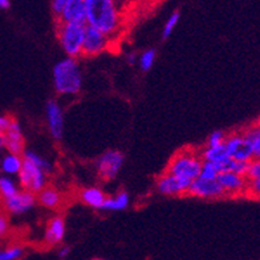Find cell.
<instances>
[{
    "mask_svg": "<svg viewBox=\"0 0 260 260\" xmlns=\"http://www.w3.org/2000/svg\"><path fill=\"white\" fill-rule=\"evenodd\" d=\"M11 122V118L7 116H0V133H6Z\"/></svg>",
    "mask_w": 260,
    "mask_h": 260,
    "instance_id": "obj_34",
    "label": "cell"
},
{
    "mask_svg": "<svg viewBox=\"0 0 260 260\" xmlns=\"http://www.w3.org/2000/svg\"><path fill=\"white\" fill-rule=\"evenodd\" d=\"M80 197H81V201L85 205H88L89 207L96 210H101V207H103L104 202H105L106 199L105 192L99 187L84 188L81 194H80Z\"/></svg>",
    "mask_w": 260,
    "mask_h": 260,
    "instance_id": "obj_17",
    "label": "cell"
},
{
    "mask_svg": "<svg viewBox=\"0 0 260 260\" xmlns=\"http://www.w3.org/2000/svg\"><path fill=\"white\" fill-rule=\"evenodd\" d=\"M65 3H67V0H53V2H52L51 8L55 16L60 17V15H61L62 11H64Z\"/></svg>",
    "mask_w": 260,
    "mask_h": 260,
    "instance_id": "obj_31",
    "label": "cell"
},
{
    "mask_svg": "<svg viewBox=\"0 0 260 260\" xmlns=\"http://www.w3.org/2000/svg\"><path fill=\"white\" fill-rule=\"evenodd\" d=\"M69 252H71V248H69V247H67V246H64V247H61L60 250H58L57 256L60 257V259H64V257L68 256Z\"/></svg>",
    "mask_w": 260,
    "mask_h": 260,
    "instance_id": "obj_35",
    "label": "cell"
},
{
    "mask_svg": "<svg viewBox=\"0 0 260 260\" xmlns=\"http://www.w3.org/2000/svg\"><path fill=\"white\" fill-rule=\"evenodd\" d=\"M259 178H260V162L259 159H252V161L248 164L246 179L252 181V179H259Z\"/></svg>",
    "mask_w": 260,
    "mask_h": 260,
    "instance_id": "obj_30",
    "label": "cell"
},
{
    "mask_svg": "<svg viewBox=\"0 0 260 260\" xmlns=\"http://www.w3.org/2000/svg\"><path fill=\"white\" fill-rule=\"evenodd\" d=\"M243 140L246 146L250 149V151L252 153L253 159H257L260 157V129L257 125L252 127H248V129L244 132Z\"/></svg>",
    "mask_w": 260,
    "mask_h": 260,
    "instance_id": "obj_20",
    "label": "cell"
},
{
    "mask_svg": "<svg viewBox=\"0 0 260 260\" xmlns=\"http://www.w3.org/2000/svg\"><path fill=\"white\" fill-rule=\"evenodd\" d=\"M36 202V195L25 190H19L14 197L4 199V207L12 215H20L34 209Z\"/></svg>",
    "mask_w": 260,
    "mask_h": 260,
    "instance_id": "obj_9",
    "label": "cell"
},
{
    "mask_svg": "<svg viewBox=\"0 0 260 260\" xmlns=\"http://www.w3.org/2000/svg\"><path fill=\"white\" fill-rule=\"evenodd\" d=\"M17 181L23 190L32 194H39L41 190L47 187V173L23 159L21 169L17 174Z\"/></svg>",
    "mask_w": 260,
    "mask_h": 260,
    "instance_id": "obj_5",
    "label": "cell"
},
{
    "mask_svg": "<svg viewBox=\"0 0 260 260\" xmlns=\"http://www.w3.org/2000/svg\"><path fill=\"white\" fill-rule=\"evenodd\" d=\"M123 161H125V157L120 150H109L104 153L97 159L96 164L100 178L104 181H112L116 178L122 169Z\"/></svg>",
    "mask_w": 260,
    "mask_h": 260,
    "instance_id": "obj_6",
    "label": "cell"
},
{
    "mask_svg": "<svg viewBox=\"0 0 260 260\" xmlns=\"http://www.w3.org/2000/svg\"><path fill=\"white\" fill-rule=\"evenodd\" d=\"M223 146L226 149L229 157L234 161L251 162L253 159L252 153L244 144L243 134L242 133H233L230 136H226Z\"/></svg>",
    "mask_w": 260,
    "mask_h": 260,
    "instance_id": "obj_8",
    "label": "cell"
},
{
    "mask_svg": "<svg viewBox=\"0 0 260 260\" xmlns=\"http://www.w3.org/2000/svg\"><path fill=\"white\" fill-rule=\"evenodd\" d=\"M6 150V136L3 133H0V157H2V153Z\"/></svg>",
    "mask_w": 260,
    "mask_h": 260,
    "instance_id": "obj_36",
    "label": "cell"
},
{
    "mask_svg": "<svg viewBox=\"0 0 260 260\" xmlns=\"http://www.w3.org/2000/svg\"><path fill=\"white\" fill-rule=\"evenodd\" d=\"M23 159H24V161H28L29 164L35 165L36 168L41 169V170L44 171V173H47V174L52 171V165L49 164L47 159H44L43 157H40L39 154H36L35 151H32V150L23 151Z\"/></svg>",
    "mask_w": 260,
    "mask_h": 260,
    "instance_id": "obj_24",
    "label": "cell"
},
{
    "mask_svg": "<svg viewBox=\"0 0 260 260\" xmlns=\"http://www.w3.org/2000/svg\"><path fill=\"white\" fill-rule=\"evenodd\" d=\"M6 150L10 154L21 155L24 151V137L21 133V127L19 122L11 120L10 126L6 130Z\"/></svg>",
    "mask_w": 260,
    "mask_h": 260,
    "instance_id": "obj_15",
    "label": "cell"
},
{
    "mask_svg": "<svg viewBox=\"0 0 260 260\" xmlns=\"http://www.w3.org/2000/svg\"><path fill=\"white\" fill-rule=\"evenodd\" d=\"M21 165H23V157L21 155L16 154H4L0 157V171L3 174L8 175H17L19 171L21 169Z\"/></svg>",
    "mask_w": 260,
    "mask_h": 260,
    "instance_id": "obj_19",
    "label": "cell"
},
{
    "mask_svg": "<svg viewBox=\"0 0 260 260\" xmlns=\"http://www.w3.org/2000/svg\"><path fill=\"white\" fill-rule=\"evenodd\" d=\"M53 85L64 96H75L81 90L82 75L76 58L67 57L53 67Z\"/></svg>",
    "mask_w": 260,
    "mask_h": 260,
    "instance_id": "obj_2",
    "label": "cell"
},
{
    "mask_svg": "<svg viewBox=\"0 0 260 260\" xmlns=\"http://www.w3.org/2000/svg\"><path fill=\"white\" fill-rule=\"evenodd\" d=\"M65 236V220L62 216H53L48 223L47 231H45L44 239L49 246L61 243Z\"/></svg>",
    "mask_w": 260,
    "mask_h": 260,
    "instance_id": "obj_16",
    "label": "cell"
},
{
    "mask_svg": "<svg viewBox=\"0 0 260 260\" xmlns=\"http://www.w3.org/2000/svg\"><path fill=\"white\" fill-rule=\"evenodd\" d=\"M40 205L45 209L49 210H56L57 207H60L62 202L61 194L53 187H45L44 190H41L40 192L36 197Z\"/></svg>",
    "mask_w": 260,
    "mask_h": 260,
    "instance_id": "obj_18",
    "label": "cell"
},
{
    "mask_svg": "<svg viewBox=\"0 0 260 260\" xmlns=\"http://www.w3.org/2000/svg\"><path fill=\"white\" fill-rule=\"evenodd\" d=\"M179 17H181V15H179L178 11H174V12H173V14L170 15V17H169L168 21H166V24L164 25V31H162V38L168 39L169 36H170V35L173 34L175 25L178 24Z\"/></svg>",
    "mask_w": 260,
    "mask_h": 260,
    "instance_id": "obj_28",
    "label": "cell"
},
{
    "mask_svg": "<svg viewBox=\"0 0 260 260\" xmlns=\"http://www.w3.org/2000/svg\"><path fill=\"white\" fill-rule=\"evenodd\" d=\"M201 158H202V161L205 162H212V164L219 165L226 164L230 159L229 154H227L226 149H224L223 145L216 147H207V149H205V150L202 151Z\"/></svg>",
    "mask_w": 260,
    "mask_h": 260,
    "instance_id": "obj_21",
    "label": "cell"
},
{
    "mask_svg": "<svg viewBox=\"0 0 260 260\" xmlns=\"http://www.w3.org/2000/svg\"><path fill=\"white\" fill-rule=\"evenodd\" d=\"M45 112H47V121H48V127L52 137L55 140H60L64 132V116H62L61 106L58 105V103L51 100L47 103Z\"/></svg>",
    "mask_w": 260,
    "mask_h": 260,
    "instance_id": "obj_13",
    "label": "cell"
},
{
    "mask_svg": "<svg viewBox=\"0 0 260 260\" xmlns=\"http://www.w3.org/2000/svg\"><path fill=\"white\" fill-rule=\"evenodd\" d=\"M202 162L201 155L197 154L195 151H179L170 161L166 173L175 178L192 182L201 174Z\"/></svg>",
    "mask_w": 260,
    "mask_h": 260,
    "instance_id": "obj_3",
    "label": "cell"
},
{
    "mask_svg": "<svg viewBox=\"0 0 260 260\" xmlns=\"http://www.w3.org/2000/svg\"><path fill=\"white\" fill-rule=\"evenodd\" d=\"M86 24H61L57 28V39L61 48L68 57L76 58L81 56L82 41L85 36Z\"/></svg>",
    "mask_w": 260,
    "mask_h": 260,
    "instance_id": "obj_4",
    "label": "cell"
},
{
    "mask_svg": "<svg viewBox=\"0 0 260 260\" xmlns=\"http://www.w3.org/2000/svg\"><path fill=\"white\" fill-rule=\"evenodd\" d=\"M224 140H226V133L224 132H222V130L212 132L209 136V140H207V147L220 146V145L224 144Z\"/></svg>",
    "mask_w": 260,
    "mask_h": 260,
    "instance_id": "obj_29",
    "label": "cell"
},
{
    "mask_svg": "<svg viewBox=\"0 0 260 260\" xmlns=\"http://www.w3.org/2000/svg\"><path fill=\"white\" fill-rule=\"evenodd\" d=\"M86 8V25L94 28L109 39L121 27V14L112 0H84Z\"/></svg>",
    "mask_w": 260,
    "mask_h": 260,
    "instance_id": "obj_1",
    "label": "cell"
},
{
    "mask_svg": "<svg viewBox=\"0 0 260 260\" xmlns=\"http://www.w3.org/2000/svg\"><path fill=\"white\" fill-rule=\"evenodd\" d=\"M19 191V185L8 175H0V197L8 199Z\"/></svg>",
    "mask_w": 260,
    "mask_h": 260,
    "instance_id": "obj_23",
    "label": "cell"
},
{
    "mask_svg": "<svg viewBox=\"0 0 260 260\" xmlns=\"http://www.w3.org/2000/svg\"><path fill=\"white\" fill-rule=\"evenodd\" d=\"M108 47H109V39L94 28L86 25L85 36H84V41H82L81 55L93 57V56H97L106 51Z\"/></svg>",
    "mask_w": 260,
    "mask_h": 260,
    "instance_id": "obj_7",
    "label": "cell"
},
{
    "mask_svg": "<svg viewBox=\"0 0 260 260\" xmlns=\"http://www.w3.org/2000/svg\"><path fill=\"white\" fill-rule=\"evenodd\" d=\"M58 20L61 24H86V8L84 0H67Z\"/></svg>",
    "mask_w": 260,
    "mask_h": 260,
    "instance_id": "obj_11",
    "label": "cell"
},
{
    "mask_svg": "<svg viewBox=\"0 0 260 260\" xmlns=\"http://www.w3.org/2000/svg\"><path fill=\"white\" fill-rule=\"evenodd\" d=\"M191 185V182L186 181V179L175 178L173 175L165 173L162 174L157 181V190L158 192H161L162 195H168V197H173V195H182L186 194L188 191V187Z\"/></svg>",
    "mask_w": 260,
    "mask_h": 260,
    "instance_id": "obj_12",
    "label": "cell"
},
{
    "mask_svg": "<svg viewBox=\"0 0 260 260\" xmlns=\"http://www.w3.org/2000/svg\"><path fill=\"white\" fill-rule=\"evenodd\" d=\"M216 182L219 183L224 195H239L247 192V179L244 177L236 175L234 173H220L216 178Z\"/></svg>",
    "mask_w": 260,
    "mask_h": 260,
    "instance_id": "obj_14",
    "label": "cell"
},
{
    "mask_svg": "<svg viewBox=\"0 0 260 260\" xmlns=\"http://www.w3.org/2000/svg\"><path fill=\"white\" fill-rule=\"evenodd\" d=\"M187 194L202 199H216L224 197V191L218 182L206 181V179L199 178V177L191 182Z\"/></svg>",
    "mask_w": 260,
    "mask_h": 260,
    "instance_id": "obj_10",
    "label": "cell"
},
{
    "mask_svg": "<svg viewBox=\"0 0 260 260\" xmlns=\"http://www.w3.org/2000/svg\"><path fill=\"white\" fill-rule=\"evenodd\" d=\"M126 60H127V62H129V64L134 65V64H136V61H137V55H136V53H133V52H132V53H127Z\"/></svg>",
    "mask_w": 260,
    "mask_h": 260,
    "instance_id": "obj_37",
    "label": "cell"
},
{
    "mask_svg": "<svg viewBox=\"0 0 260 260\" xmlns=\"http://www.w3.org/2000/svg\"><path fill=\"white\" fill-rule=\"evenodd\" d=\"M247 191L251 192L253 197H259L260 178L259 179H252V181L247 182Z\"/></svg>",
    "mask_w": 260,
    "mask_h": 260,
    "instance_id": "obj_32",
    "label": "cell"
},
{
    "mask_svg": "<svg viewBox=\"0 0 260 260\" xmlns=\"http://www.w3.org/2000/svg\"><path fill=\"white\" fill-rule=\"evenodd\" d=\"M155 57H157V52H155V49H146V51L138 57V64H140L141 71H144V72L150 71L151 67H153L155 62Z\"/></svg>",
    "mask_w": 260,
    "mask_h": 260,
    "instance_id": "obj_26",
    "label": "cell"
},
{
    "mask_svg": "<svg viewBox=\"0 0 260 260\" xmlns=\"http://www.w3.org/2000/svg\"><path fill=\"white\" fill-rule=\"evenodd\" d=\"M129 202L130 198L127 192H118L114 198H106L101 210H105V211H121V210L126 209L129 206Z\"/></svg>",
    "mask_w": 260,
    "mask_h": 260,
    "instance_id": "obj_22",
    "label": "cell"
},
{
    "mask_svg": "<svg viewBox=\"0 0 260 260\" xmlns=\"http://www.w3.org/2000/svg\"><path fill=\"white\" fill-rule=\"evenodd\" d=\"M11 7V3L8 0H0V10H8Z\"/></svg>",
    "mask_w": 260,
    "mask_h": 260,
    "instance_id": "obj_38",
    "label": "cell"
},
{
    "mask_svg": "<svg viewBox=\"0 0 260 260\" xmlns=\"http://www.w3.org/2000/svg\"><path fill=\"white\" fill-rule=\"evenodd\" d=\"M220 173H222V166L219 164H212V162L203 161L199 178L206 179V181H216V178H218V175Z\"/></svg>",
    "mask_w": 260,
    "mask_h": 260,
    "instance_id": "obj_25",
    "label": "cell"
},
{
    "mask_svg": "<svg viewBox=\"0 0 260 260\" xmlns=\"http://www.w3.org/2000/svg\"><path fill=\"white\" fill-rule=\"evenodd\" d=\"M93 260H104V259H93Z\"/></svg>",
    "mask_w": 260,
    "mask_h": 260,
    "instance_id": "obj_39",
    "label": "cell"
},
{
    "mask_svg": "<svg viewBox=\"0 0 260 260\" xmlns=\"http://www.w3.org/2000/svg\"><path fill=\"white\" fill-rule=\"evenodd\" d=\"M24 255V248L21 246H10L0 250V260H19Z\"/></svg>",
    "mask_w": 260,
    "mask_h": 260,
    "instance_id": "obj_27",
    "label": "cell"
},
{
    "mask_svg": "<svg viewBox=\"0 0 260 260\" xmlns=\"http://www.w3.org/2000/svg\"><path fill=\"white\" fill-rule=\"evenodd\" d=\"M8 230H10V223H8L7 216L4 214H0V238L7 235Z\"/></svg>",
    "mask_w": 260,
    "mask_h": 260,
    "instance_id": "obj_33",
    "label": "cell"
}]
</instances>
